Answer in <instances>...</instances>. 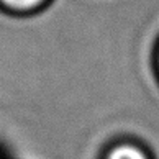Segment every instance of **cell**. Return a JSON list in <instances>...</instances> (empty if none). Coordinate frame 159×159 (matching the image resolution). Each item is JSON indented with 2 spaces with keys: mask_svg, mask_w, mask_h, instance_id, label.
Instances as JSON below:
<instances>
[{
  "mask_svg": "<svg viewBox=\"0 0 159 159\" xmlns=\"http://www.w3.org/2000/svg\"><path fill=\"white\" fill-rule=\"evenodd\" d=\"M107 159H148L146 154L136 146L131 144H120L107 156Z\"/></svg>",
  "mask_w": 159,
  "mask_h": 159,
  "instance_id": "1",
  "label": "cell"
},
{
  "mask_svg": "<svg viewBox=\"0 0 159 159\" xmlns=\"http://www.w3.org/2000/svg\"><path fill=\"white\" fill-rule=\"evenodd\" d=\"M0 2L13 10H30L38 7L43 0H0Z\"/></svg>",
  "mask_w": 159,
  "mask_h": 159,
  "instance_id": "2",
  "label": "cell"
}]
</instances>
